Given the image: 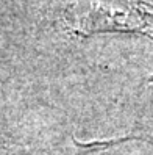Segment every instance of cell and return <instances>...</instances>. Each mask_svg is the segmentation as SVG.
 I'll list each match as a JSON object with an SVG mask.
<instances>
[{"instance_id":"6da1fadb","label":"cell","mask_w":153,"mask_h":155,"mask_svg":"<svg viewBox=\"0 0 153 155\" xmlns=\"http://www.w3.org/2000/svg\"><path fill=\"white\" fill-rule=\"evenodd\" d=\"M69 21L80 35L142 31L153 38V8L138 0H72Z\"/></svg>"},{"instance_id":"7a4b0ae2","label":"cell","mask_w":153,"mask_h":155,"mask_svg":"<svg viewBox=\"0 0 153 155\" xmlns=\"http://www.w3.org/2000/svg\"><path fill=\"white\" fill-rule=\"evenodd\" d=\"M0 155H16L11 149H8L6 144H0Z\"/></svg>"}]
</instances>
